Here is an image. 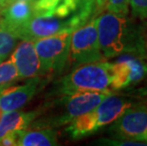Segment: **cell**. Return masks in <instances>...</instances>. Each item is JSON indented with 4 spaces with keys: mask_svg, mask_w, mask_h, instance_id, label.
<instances>
[{
    "mask_svg": "<svg viewBox=\"0 0 147 146\" xmlns=\"http://www.w3.org/2000/svg\"><path fill=\"white\" fill-rule=\"evenodd\" d=\"M97 30L100 48L105 59L120 56L124 53H140L143 33L127 18L107 11L97 18ZM145 56V55H144Z\"/></svg>",
    "mask_w": 147,
    "mask_h": 146,
    "instance_id": "cell-1",
    "label": "cell"
},
{
    "mask_svg": "<svg viewBox=\"0 0 147 146\" xmlns=\"http://www.w3.org/2000/svg\"><path fill=\"white\" fill-rule=\"evenodd\" d=\"M131 106L132 102L128 99L111 93L92 110L75 118L65 131L72 139L88 137L115 122Z\"/></svg>",
    "mask_w": 147,
    "mask_h": 146,
    "instance_id": "cell-2",
    "label": "cell"
},
{
    "mask_svg": "<svg viewBox=\"0 0 147 146\" xmlns=\"http://www.w3.org/2000/svg\"><path fill=\"white\" fill-rule=\"evenodd\" d=\"M111 93V91H86L77 92L69 95L63 94L61 100L55 104L60 107V110L39 120L34 119L32 122L33 128H51L68 124L75 118L95 108Z\"/></svg>",
    "mask_w": 147,
    "mask_h": 146,
    "instance_id": "cell-3",
    "label": "cell"
},
{
    "mask_svg": "<svg viewBox=\"0 0 147 146\" xmlns=\"http://www.w3.org/2000/svg\"><path fill=\"white\" fill-rule=\"evenodd\" d=\"M69 74L62 78L59 92L74 94L86 91H111V64L94 62L77 66Z\"/></svg>",
    "mask_w": 147,
    "mask_h": 146,
    "instance_id": "cell-4",
    "label": "cell"
},
{
    "mask_svg": "<svg viewBox=\"0 0 147 146\" xmlns=\"http://www.w3.org/2000/svg\"><path fill=\"white\" fill-rule=\"evenodd\" d=\"M71 32H65L33 41L40 61V74L61 73L70 55Z\"/></svg>",
    "mask_w": 147,
    "mask_h": 146,
    "instance_id": "cell-5",
    "label": "cell"
},
{
    "mask_svg": "<svg viewBox=\"0 0 147 146\" xmlns=\"http://www.w3.org/2000/svg\"><path fill=\"white\" fill-rule=\"evenodd\" d=\"M69 58L76 67L105 59L99 44L97 18H91L72 32Z\"/></svg>",
    "mask_w": 147,
    "mask_h": 146,
    "instance_id": "cell-6",
    "label": "cell"
},
{
    "mask_svg": "<svg viewBox=\"0 0 147 146\" xmlns=\"http://www.w3.org/2000/svg\"><path fill=\"white\" fill-rule=\"evenodd\" d=\"M111 64V89L121 90L147 79V57L140 53H124Z\"/></svg>",
    "mask_w": 147,
    "mask_h": 146,
    "instance_id": "cell-7",
    "label": "cell"
},
{
    "mask_svg": "<svg viewBox=\"0 0 147 146\" xmlns=\"http://www.w3.org/2000/svg\"><path fill=\"white\" fill-rule=\"evenodd\" d=\"M146 129L147 106H131L111 123L109 132L118 139L140 141Z\"/></svg>",
    "mask_w": 147,
    "mask_h": 146,
    "instance_id": "cell-8",
    "label": "cell"
},
{
    "mask_svg": "<svg viewBox=\"0 0 147 146\" xmlns=\"http://www.w3.org/2000/svg\"><path fill=\"white\" fill-rule=\"evenodd\" d=\"M39 83L40 79L36 76L20 85H0V109L5 113L26 105L36 94Z\"/></svg>",
    "mask_w": 147,
    "mask_h": 146,
    "instance_id": "cell-9",
    "label": "cell"
},
{
    "mask_svg": "<svg viewBox=\"0 0 147 146\" xmlns=\"http://www.w3.org/2000/svg\"><path fill=\"white\" fill-rule=\"evenodd\" d=\"M11 59L16 67L19 79L40 75V61L33 41L23 40L15 48Z\"/></svg>",
    "mask_w": 147,
    "mask_h": 146,
    "instance_id": "cell-10",
    "label": "cell"
},
{
    "mask_svg": "<svg viewBox=\"0 0 147 146\" xmlns=\"http://www.w3.org/2000/svg\"><path fill=\"white\" fill-rule=\"evenodd\" d=\"M32 17L30 1H13L3 7L0 26L13 32L20 26L27 23Z\"/></svg>",
    "mask_w": 147,
    "mask_h": 146,
    "instance_id": "cell-11",
    "label": "cell"
},
{
    "mask_svg": "<svg viewBox=\"0 0 147 146\" xmlns=\"http://www.w3.org/2000/svg\"><path fill=\"white\" fill-rule=\"evenodd\" d=\"M36 117L37 111L21 112L14 110L3 113L0 119V139L11 131L28 129Z\"/></svg>",
    "mask_w": 147,
    "mask_h": 146,
    "instance_id": "cell-12",
    "label": "cell"
},
{
    "mask_svg": "<svg viewBox=\"0 0 147 146\" xmlns=\"http://www.w3.org/2000/svg\"><path fill=\"white\" fill-rule=\"evenodd\" d=\"M16 145L19 146H54L58 145L57 133L49 127L37 128L27 132L21 131Z\"/></svg>",
    "mask_w": 147,
    "mask_h": 146,
    "instance_id": "cell-13",
    "label": "cell"
},
{
    "mask_svg": "<svg viewBox=\"0 0 147 146\" xmlns=\"http://www.w3.org/2000/svg\"><path fill=\"white\" fill-rule=\"evenodd\" d=\"M17 37L9 30L0 26V62H2L16 45Z\"/></svg>",
    "mask_w": 147,
    "mask_h": 146,
    "instance_id": "cell-14",
    "label": "cell"
},
{
    "mask_svg": "<svg viewBox=\"0 0 147 146\" xmlns=\"http://www.w3.org/2000/svg\"><path fill=\"white\" fill-rule=\"evenodd\" d=\"M17 80H19V76L11 59L0 62V85H9Z\"/></svg>",
    "mask_w": 147,
    "mask_h": 146,
    "instance_id": "cell-15",
    "label": "cell"
},
{
    "mask_svg": "<svg viewBox=\"0 0 147 146\" xmlns=\"http://www.w3.org/2000/svg\"><path fill=\"white\" fill-rule=\"evenodd\" d=\"M129 2L130 0H107L105 9L107 11L114 13L127 15L129 11Z\"/></svg>",
    "mask_w": 147,
    "mask_h": 146,
    "instance_id": "cell-16",
    "label": "cell"
},
{
    "mask_svg": "<svg viewBox=\"0 0 147 146\" xmlns=\"http://www.w3.org/2000/svg\"><path fill=\"white\" fill-rule=\"evenodd\" d=\"M133 16L140 19H147V0H130Z\"/></svg>",
    "mask_w": 147,
    "mask_h": 146,
    "instance_id": "cell-17",
    "label": "cell"
},
{
    "mask_svg": "<svg viewBox=\"0 0 147 146\" xmlns=\"http://www.w3.org/2000/svg\"><path fill=\"white\" fill-rule=\"evenodd\" d=\"M99 144L106 145H147L145 141H123V139H101L98 141Z\"/></svg>",
    "mask_w": 147,
    "mask_h": 146,
    "instance_id": "cell-18",
    "label": "cell"
},
{
    "mask_svg": "<svg viewBox=\"0 0 147 146\" xmlns=\"http://www.w3.org/2000/svg\"><path fill=\"white\" fill-rule=\"evenodd\" d=\"M21 131L23 130H18V131H11L7 133L4 137H2L0 139V145L3 146H11V145H16L17 139L19 137Z\"/></svg>",
    "mask_w": 147,
    "mask_h": 146,
    "instance_id": "cell-19",
    "label": "cell"
},
{
    "mask_svg": "<svg viewBox=\"0 0 147 146\" xmlns=\"http://www.w3.org/2000/svg\"><path fill=\"white\" fill-rule=\"evenodd\" d=\"M142 49H143V53L147 57V34L146 36L143 35L142 37Z\"/></svg>",
    "mask_w": 147,
    "mask_h": 146,
    "instance_id": "cell-20",
    "label": "cell"
},
{
    "mask_svg": "<svg viewBox=\"0 0 147 146\" xmlns=\"http://www.w3.org/2000/svg\"><path fill=\"white\" fill-rule=\"evenodd\" d=\"M106 2H107V0H97V7H98V10L105 9Z\"/></svg>",
    "mask_w": 147,
    "mask_h": 146,
    "instance_id": "cell-21",
    "label": "cell"
},
{
    "mask_svg": "<svg viewBox=\"0 0 147 146\" xmlns=\"http://www.w3.org/2000/svg\"><path fill=\"white\" fill-rule=\"evenodd\" d=\"M11 3V0H0V6L1 7H6Z\"/></svg>",
    "mask_w": 147,
    "mask_h": 146,
    "instance_id": "cell-22",
    "label": "cell"
},
{
    "mask_svg": "<svg viewBox=\"0 0 147 146\" xmlns=\"http://www.w3.org/2000/svg\"><path fill=\"white\" fill-rule=\"evenodd\" d=\"M140 141H145V142H147V129L145 130V132L143 133V135L140 137Z\"/></svg>",
    "mask_w": 147,
    "mask_h": 146,
    "instance_id": "cell-23",
    "label": "cell"
},
{
    "mask_svg": "<svg viewBox=\"0 0 147 146\" xmlns=\"http://www.w3.org/2000/svg\"><path fill=\"white\" fill-rule=\"evenodd\" d=\"M13 1H32V0H11V3Z\"/></svg>",
    "mask_w": 147,
    "mask_h": 146,
    "instance_id": "cell-24",
    "label": "cell"
},
{
    "mask_svg": "<svg viewBox=\"0 0 147 146\" xmlns=\"http://www.w3.org/2000/svg\"><path fill=\"white\" fill-rule=\"evenodd\" d=\"M3 113H4V112H3V111H2L1 109H0V119H1V117H2V115H3Z\"/></svg>",
    "mask_w": 147,
    "mask_h": 146,
    "instance_id": "cell-25",
    "label": "cell"
},
{
    "mask_svg": "<svg viewBox=\"0 0 147 146\" xmlns=\"http://www.w3.org/2000/svg\"><path fill=\"white\" fill-rule=\"evenodd\" d=\"M2 9H3V7H1V6H0V17H1V12H2Z\"/></svg>",
    "mask_w": 147,
    "mask_h": 146,
    "instance_id": "cell-26",
    "label": "cell"
},
{
    "mask_svg": "<svg viewBox=\"0 0 147 146\" xmlns=\"http://www.w3.org/2000/svg\"><path fill=\"white\" fill-rule=\"evenodd\" d=\"M143 93H144V95L147 97V89H146V90H144V92H143Z\"/></svg>",
    "mask_w": 147,
    "mask_h": 146,
    "instance_id": "cell-27",
    "label": "cell"
},
{
    "mask_svg": "<svg viewBox=\"0 0 147 146\" xmlns=\"http://www.w3.org/2000/svg\"><path fill=\"white\" fill-rule=\"evenodd\" d=\"M96 3H97V0H96Z\"/></svg>",
    "mask_w": 147,
    "mask_h": 146,
    "instance_id": "cell-28",
    "label": "cell"
}]
</instances>
